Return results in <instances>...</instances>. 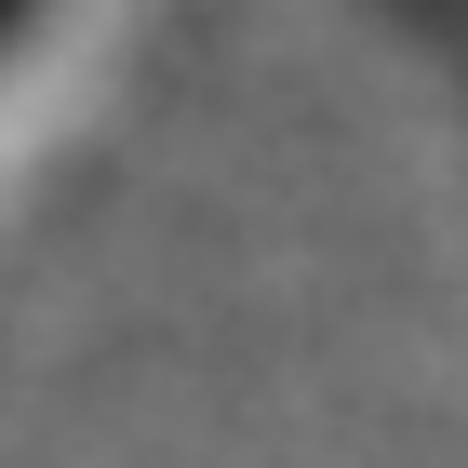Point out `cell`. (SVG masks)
<instances>
[{
    "label": "cell",
    "mask_w": 468,
    "mask_h": 468,
    "mask_svg": "<svg viewBox=\"0 0 468 468\" xmlns=\"http://www.w3.org/2000/svg\"><path fill=\"white\" fill-rule=\"evenodd\" d=\"M14 14H27V0H0V40H14Z\"/></svg>",
    "instance_id": "cell-1"
}]
</instances>
